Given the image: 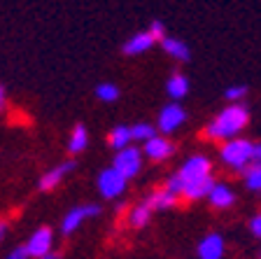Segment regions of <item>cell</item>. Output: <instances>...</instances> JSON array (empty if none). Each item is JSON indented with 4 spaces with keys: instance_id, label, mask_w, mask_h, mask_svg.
Returning <instances> with one entry per match:
<instances>
[{
    "instance_id": "obj_1",
    "label": "cell",
    "mask_w": 261,
    "mask_h": 259,
    "mask_svg": "<svg viewBox=\"0 0 261 259\" xmlns=\"http://www.w3.org/2000/svg\"><path fill=\"white\" fill-rule=\"evenodd\" d=\"M250 122V110L245 103H228L224 110H219L215 117L205 124V135L207 140L215 143H226L231 138H238L243 133V129Z\"/></svg>"
},
{
    "instance_id": "obj_2",
    "label": "cell",
    "mask_w": 261,
    "mask_h": 259,
    "mask_svg": "<svg viewBox=\"0 0 261 259\" xmlns=\"http://www.w3.org/2000/svg\"><path fill=\"white\" fill-rule=\"evenodd\" d=\"M207 175H212V161L205 154H191V157L166 180L163 187L168 189V192H173V194L182 196L187 184L196 182V180H203V178H207Z\"/></svg>"
},
{
    "instance_id": "obj_3",
    "label": "cell",
    "mask_w": 261,
    "mask_h": 259,
    "mask_svg": "<svg viewBox=\"0 0 261 259\" xmlns=\"http://www.w3.org/2000/svg\"><path fill=\"white\" fill-rule=\"evenodd\" d=\"M219 159H222V163L228 166L231 171L245 173L254 163V140L238 135V138H231V140L222 143V147H219Z\"/></svg>"
},
{
    "instance_id": "obj_4",
    "label": "cell",
    "mask_w": 261,
    "mask_h": 259,
    "mask_svg": "<svg viewBox=\"0 0 261 259\" xmlns=\"http://www.w3.org/2000/svg\"><path fill=\"white\" fill-rule=\"evenodd\" d=\"M96 187H98V194L103 196V199L117 201L119 196H124L126 187H128V180H126L117 168L110 166V168H103V171L98 173Z\"/></svg>"
},
{
    "instance_id": "obj_5",
    "label": "cell",
    "mask_w": 261,
    "mask_h": 259,
    "mask_svg": "<svg viewBox=\"0 0 261 259\" xmlns=\"http://www.w3.org/2000/svg\"><path fill=\"white\" fill-rule=\"evenodd\" d=\"M142 163H145V154H142L140 147H133V145L119 150L112 159V168H117L126 180L138 178L142 171Z\"/></svg>"
},
{
    "instance_id": "obj_6",
    "label": "cell",
    "mask_w": 261,
    "mask_h": 259,
    "mask_svg": "<svg viewBox=\"0 0 261 259\" xmlns=\"http://www.w3.org/2000/svg\"><path fill=\"white\" fill-rule=\"evenodd\" d=\"M98 215H100V205L98 203L75 205V208L65 213V217L61 220V233H63V236H72L84 222H89L91 217H98Z\"/></svg>"
},
{
    "instance_id": "obj_7",
    "label": "cell",
    "mask_w": 261,
    "mask_h": 259,
    "mask_svg": "<svg viewBox=\"0 0 261 259\" xmlns=\"http://www.w3.org/2000/svg\"><path fill=\"white\" fill-rule=\"evenodd\" d=\"M187 122V110L179 105V103L170 101L166 103L161 110H159V117H156V131L161 135H170L179 129V126Z\"/></svg>"
},
{
    "instance_id": "obj_8",
    "label": "cell",
    "mask_w": 261,
    "mask_h": 259,
    "mask_svg": "<svg viewBox=\"0 0 261 259\" xmlns=\"http://www.w3.org/2000/svg\"><path fill=\"white\" fill-rule=\"evenodd\" d=\"M23 245H26V252L31 259H42L54 248V231L49 227H38Z\"/></svg>"
},
{
    "instance_id": "obj_9",
    "label": "cell",
    "mask_w": 261,
    "mask_h": 259,
    "mask_svg": "<svg viewBox=\"0 0 261 259\" xmlns=\"http://www.w3.org/2000/svg\"><path fill=\"white\" fill-rule=\"evenodd\" d=\"M75 168H77L75 159H68V161L59 163V166L49 168L42 178L38 180V189H40V192H51V189H56L65 178H68V175H70L72 171H75Z\"/></svg>"
},
{
    "instance_id": "obj_10",
    "label": "cell",
    "mask_w": 261,
    "mask_h": 259,
    "mask_svg": "<svg viewBox=\"0 0 261 259\" xmlns=\"http://www.w3.org/2000/svg\"><path fill=\"white\" fill-rule=\"evenodd\" d=\"M173 152H175L173 140H168V135H161V133H156L152 140H147L145 147H142V154H145L149 161H156V163L170 159Z\"/></svg>"
},
{
    "instance_id": "obj_11",
    "label": "cell",
    "mask_w": 261,
    "mask_h": 259,
    "mask_svg": "<svg viewBox=\"0 0 261 259\" xmlns=\"http://www.w3.org/2000/svg\"><path fill=\"white\" fill-rule=\"evenodd\" d=\"M224 252H226V241H224L222 233H205V236L198 241V248H196V254L198 259H222Z\"/></svg>"
},
{
    "instance_id": "obj_12",
    "label": "cell",
    "mask_w": 261,
    "mask_h": 259,
    "mask_svg": "<svg viewBox=\"0 0 261 259\" xmlns=\"http://www.w3.org/2000/svg\"><path fill=\"white\" fill-rule=\"evenodd\" d=\"M156 44L149 31H138L136 35H130L124 44H121V54L124 56H142Z\"/></svg>"
},
{
    "instance_id": "obj_13",
    "label": "cell",
    "mask_w": 261,
    "mask_h": 259,
    "mask_svg": "<svg viewBox=\"0 0 261 259\" xmlns=\"http://www.w3.org/2000/svg\"><path fill=\"white\" fill-rule=\"evenodd\" d=\"M207 203L212 208H217V210H226V208L236 205V192L226 182H215V187L207 194Z\"/></svg>"
},
{
    "instance_id": "obj_14",
    "label": "cell",
    "mask_w": 261,
    "mask_h": 259,
    "mask_svg": "<svg viewBox=\"0 0 261 259\" xmlns=\"http://www.w3.org/2000/svg\"><path fill=\"white\" fill-rule=\"evenodd\" d=\"M161 49L166 52V54L170 56V59L175 61H182V63H187V61L191 59V49L187 42H182L179 38H173V35H166V38L161 40Z\"/></svg>"
},
{
    "instance_id": "obj_15",
    "label": "cell",
    "mask_w": 261,
    "mask_h": 259,
    "mask_svg": "<svg viewBox=\"0 0 261 259\" xmlns=\"http://www.w3.org/2000/svg\"><path fill=\"white\" fill-rule=\"evenodd\" d=\"M179 201L177 194H173V192H168L166 187L161 189H154L152 194L145 199V203L152 208V210H168V208H175Z\"/></svg>"
},
{
    "instance_id": "obj_16",
    "label": "cell",
    "mask_w": 261,
    "mask_h": 259,
    "mask_svg": "<svg viewBox=\"0 0 261 259\" xmlns=\"http://www.w3.org/2000/svg\"><path fill=\"white\" fill-rule=\"evenodd\" d=\"M189 77L187 75H182V73H173V75L166 80V93H168V98L170 101H175V103H179L182 98L189 93Z\"/></svg>"
},
{
    "instance_id": "obj_17",
    "label": "cell",
    "mask_w": 261,
    "mask_h": 259,
    "mask_svg": "<svg viewBox=\"0 0 261 259\" xmlns=\"http://www.w3.org/2000/svg\"><path fill=\"white\" fill-rule=\"evenodd\" d=\"M215 175H207V178L203 180H196V182L187 184L185 192H182V196H185L187 201H201V199H207V194H210V189L215 187Z\"/></svg>"
},
{
    "instance_id": "obj_18",
    "label": "cell",
    "mask_w": 261,
    "mask_h": 259,
    "mask_svg": "<svg viewBox=\"0 0 261 259\" xmlns=\"http://www.w3.org/2000/svg\"><path fill=\"white\" fill-rule=\"evenodd\" d=\"M89 147V131L84 124H75L70 131V138H68V152L72 157L75 154H82V152Z\"/></svg>"
},
{
    "instance_id": "obj_19",
    "label": "cell",
    "mask_w": 261,
    "mask_h": 259,
    "mask_svg": "<svg viewBox=\"0 0 261 259\" xmlns=\"http://www.w3.org/2000/svg\"><path fill=\"white\" fill-rule=\"evenodd\" d=\"M152 208L142 201V203H138V205H133L128 210V215H126V222H128L133 229H142V227H147L149 224V220H152Z\"/></svg>"
},
{
    "instance_id": "obj_20",
    "label": "cell",
    "mask_w": 261,
    "mask_h": 259,
    "mask_svg": "<svg viewBox=\"0 0 261 259\" xmlns=\"http://www.w3.org/2000/svg\"><path fill=\"white\" fill-rule=\"evenodd\" d=\"M108 143H110V147H112L114 152L124 150V147H130V143H133V135H130V126L117 124L112 131H110Z\"/></svg>"
},
{
    "instance_id": "obj_21",
    "label": "cell",
    "mask_w": 261,
    "mask_h": 259,
    "mask_svg": "<svg viewBox=\"0 0 261 259\" xmlns=\"http://www.w3.org/2000/svg\"><path fill=\"white\" fill-rule=\"evenodd\" d=\"M93 93H96V98L100 103H114V101H119V96H121L119 86L114 84V82H100L93 89Z\"/></svg>"
},
{
    "instance_id": "obj_22",
    "label": "cell",
    "mask_w": 261,
    "mask_h": 259,
    "mask_svg": "<svg viewBox=\"0 0 261 259\" xmlns=\"http://www.w3.org/2000/svg\"><path fill=\"white\" fill-rule=\"evenodd\" d=\"M156 133H159L156 126L147 124V122H138V124L130 126V135H133V143H142V145H145L147 140H152Z\"/></svg>"
},
{
    "instance_id": "obj_23",
    "label": "cell",
    "mask_w": 261,
    "mask_h": 259,
    "mask_svg": "<svg viewBox=\"0 0 261 259\" xmlns=\"http://www.w3.org/2000/svg\"><path fill=\"white\" fill-rule=\"evenodd\" d=\"M243 182L250 192H261V163H252L243 173Z\"/></svg>"
},
{
    "instance_id": "obj_24",
    "label": "cell",
    "mask_w": 261,
    "mask_h": 259,
    "mask_svg": "<svg viewBox=\"0 0 261 259\" xmlns=\"http://www.w3.org/2000/svg\"><path fill=\"white\" fill-rule=\"evenodd\" d=\"M245 96H247V86L245 84H231L226 91H224L226 103H243Z\"/></svg>"
},
{
    "instance_id": "obj_25",
    "label": "cell",
    "mask_w": 261,
    "mask_h": 259,
    "mask_svg": "<svg viewBox=\"0 0 261 259\" xmlns=\"http://www.w3.org/2000/svg\"><path fill=\"white\" fill-rule=\"evenodd\" d=\"M147 31L152 33V38L156 40V42H161V40L166 38V35H168V33H166V26H163L161 21H152V23H149V28H147Z\"/></svg>"
},
{
    "instance_id": "obj_26",
    "label": "cell",
    "mask_w": 261,
    "mask_h": 259,
    "mask_svg": "<svg viewBox=\"0 0 261 259\" xmlns=\"http://www.w3.org/2000/svg\"><path fill=\"white\" fill-rule=\"evenodd\" d=\"M250 231H252V236L261 238V210L256 213V215H252V220H250Z\"/></svg>"
},
{
    "instance_id": "obj_27",
    "label": "cell",
    "mask_w": 261,
    "mask_h": 259,
    "mask_svg": "<svg viewBox=\"0 0 261 259\" xmlns=\"http://www.w3.org/2000/svg\"><path fill=\"white\" fill-rule=\"evenodd\" d=\"M5 259H31V257H28V252H26V245H19V248L12 250Z\"/></svg>"
},
{
    "instance_id": "obj_28",
    "label": "cell",
    "mask_w": 261,
    "mask_h": 259,
    "mask_svg": "<svg viewBox=\"0 0 261 259\" xmlns=\"http://www.w3.org/2000/svg\"><path fill=\"white\" fill-rule=\"evenodd\" d=\"M5 105H7V89L0 84V112L5 110Z\"/></svg>"
},
{
    "instance_id": "obj_29",
    "label": "cell",
    "mask_w": 261,
    "mask_h": 259,
    "mask_svg": "<svg viewBox=\"0 0 261 259\" xmlns=\"http://www.w3.org/2000/svg\"><path fill=\"white\" fill-rule=\"evenodd\" d=\"M254 163H261V143H254Z\"/></svg>"
},
{
    "instance_id": "obj_30",
    "label": "cell",
    "mask_w": 261,
    "mask_h": 259,
    "mask_svg": "<svg viewBox=\"0 0 261 259\" xmlns=\"http://www.w3.org/2000/svg\"><path fill=\"white\" fill-rule=\"evenodd\" d=\"M5 233H7V224H5V222H0V241L5 238Z\"/></svg>"
},
{
    "instance_id": "obj_31",
    "label": "cell",
    "mask_w": 261,
    "mask_h": 259,
    "mask_svg": "<svg viewBox=\"0 0 261 259\" xmlns=\"http://www.w3.org/2000/svg\"><path fill=\"white\" fill-rule=\"evenodd\" d=\"M42 259H61V254H59V252H54V250H51V252H49V254H44Z\"/></svg>"
},
{
    "instance_id": "obj_32",
    "label": "cell",
    "mask_w": 261,
    "mask_h": 259,
    "mask_svg": "<svg viewBox=\"0 0 261 259\" xmlns=\"http://www.w3.org/2000/svg\"><path fill=\"white\" fill-rule=\"evenodd\" d=\"M259 259H261V257H259Z\"/></svg>"
}]
</instances>
